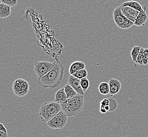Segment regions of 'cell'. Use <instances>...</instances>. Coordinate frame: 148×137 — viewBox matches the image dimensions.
<instances>
[{
  "mask_svg": "<svg viewBox=\"0 0 148 137\" xmlns=\"http://www.w3.org/2000/svg\"><path fill=\"white\" fill-rule=\"evenodd\" d=\"M145 51V49L141 48L138 57H137V63L139 64L140 66H143V52Z\"/></svg>",
  "mask_w": 148,
  "mask_h": 137,
  "instance_id": "obj_22",
  "label": "cell"
},
{
  "mask_svg": "<svg viewBox=\"0 0 148 137\" xmlns=\"http://www.w3.org/2000/svg\"><path fill=\"white\" fill-rule=\"evenodd\" d=\"M84 95L78 94L68 99L65 102L60 104L62 110L68 117L77 116L82 111L84 106Z\"/></svg>",
  "mask_w": 148,
  "mask_h": 137,
  "instance_id": "obj_2",
  "label": "cell"
},
{
  "mask_svg": "<svg viewBox=\"0 0 148 137\" xmlns=\"http://www.w3.org/2000/svg\"><path fill=\"white\" fill-rule=\"evenodd\" d=\"M67 100L64 88L58 90L55 95V102L60 104L63 103Z\"/></svg>",
  "mask_w": 148,
  "mask_h": 137,
  "instance_id": "obj_13",
  "label": "cell"
},
{
  "mask_svg": "<svg viewBox=\"0 0 148 137\" xmlns=\"http://www.w3.org/2000/svg\"><path fill=\"white\" fill-rule=\"evenodd\" d=\"M143 8V11L140 12L139 14L138 15L137 19L134 23V25L137 26H145V23L148 19V15L146 13V10H147L146 7L144 6Z\"/></svg>",
  "mask_w": 148,
  "mask_h": 137,
  "instance_id": "obj_11",
  "label": "cell"
},
{
  "mask_svg": "<svg viewBox=\"0 0 148 137\" xmlns=\"http://www.w3.org/2000/svg\"><path fill=\"white\" fill-rule=\"evenodd\" d=\"M100 112L101 113H106L108 111L106 110L105 109L103 108H100Z\"/></svg>",
  "mask_w": 148,
  "mask_h": 137,
  "instance_id": "obj_28",
  "label": "cell"
},
{
  "mask_svg": "<svg viewBox=\"0 0 148 137\" xmlns=\"http://www.w3.org/2000/svg\"><path fill=\"white\" fill-rule=\"evenodd\" d=\"M62 110L58 103L55 101L44 103L40 108L39 117L43 122L47 123L52 119Z\"/></svg>",
  "mask_w": 148,
  "mask_h": 137,
  "instance_id": "obj_3",
  "label": "cell"
},
{
  "mask_svg": "<svg viewBox=\"0 0 148 137\" xmlns=\"http://www.w3.org/2000/svg\"><path fill=\"white\" fill-rule=\"evenodd\" d=\"M65 73V68L60 61H56L54 68L42 77L38 78L37 82L44 88L55 89L62 82Z\"/></svg>",
  "mask_w": 148,
  "mask_h": 137,
  "instance_id": "obj_1",
  "label": "cell"
},
{
  "mask_svg": "<svg viewBox=\"0 0 148 137\" xmlns=\"http://www.w3.org/2000/svg\"><path fill=\"white\" fill-rule=\"evenodd\" d=\"M8 133H5L4 132L0 131V137H8Z\"/></svg>",
  "mask_w": 148,
  "mask_h": 137,
  "instance_id": "obj_27",
  "label": "cell"
},
{
  "mask_svg": "<svg viewBox=\"0 0 148 137\" xmlns=\"http://www.w3.org/2000/svg\"><path fill=\"white\" fill-rule=\"evenodd\" d=\"M143 65L147 66L148 64V49L145 48L143 52Z\"/></svg>",
  "mask_w": 148,
  "mask_h": 137,
  "instance_id": "obj_24",
  "label": "cell"
},
{
  "mask_svg": "<svg viewBox=\"0 0 148 137\" xmlns=\"http://www.w3.org/2000/svg\"><path fill=\"white\" fill-rule=\"evenodd\" d=\"M80 84L83 91L85 92L89 86V81L87 77H84L80 80Z\"/></svg>",
  "mask_w": 148,
  "mask_h": 137,
  "instance_id": "obj_21",
  "label": "cell"
},
{
  "mask_svg": "<svg viewBox=\"0 0 148 137\" xmlns=\"http://www.w3.org/2000/svg\"><path fill=\"white\" fill-rule=\"evenodd\" d=\"M86 65L85 63L82 61H75L71 63L69 68V72L71 75H73L76 72L80 70L85 69Z\"/></svg>",
  "mask_w": 148,
  "mask_h": 137,
  "instance_id": "obj_12",
  "label": "cell"
},
{
  "mask_svg": "<svg viewBox=\"0 0 148 137\" xmlns=\"http://www.w3.org/2000/svg\"><path fill=\"white\" fill-rule=\"evenodd\" d=\"M0 131L4 132L5 133H8L7 130L5 127L3 126L2 123H0Z\"/></svg>",
  "mask_w": 148,
  "mask_h": 137,
  "instance_id": "obj_26",
  "label": "cell"
},
{
  "mask_svg": "<svg viewBox=\"0 0 148 137\" xmlns=\"http://www.w3.org/2000/svg\"><path fill=\"white\" fill-rule=\"evenodd\" d=\"M141 48V47H140L139 46H135L131 50L130 54H131L132 61H134V62L137 63V57L139 54Z\"/></svg>",
  "mask_w": 148,
  "mask_h": 137,
  "instance_id": "obj_18",
  "label": "cell"
},
{
  "mask_svg": "<svg viewBox=\"0 0 148 137\" xmlns=\"http://www.w3.org/2000/svg\"><path fill=\"white\" fill-rule=\"evenodd\" d=\"M109 100L108 99H104L100 102V106H108L109 105Z\"/></svg>",
  "mask_w": 148,
  "mask_h": 137,
  "instance_id": "obj_25",
  "label": "cell"
},
{
  "mask_svg": "<svg viewBox=\"0 0 148 137\" xmlns=\"http://www.w3.org/2000/svg\"><path fill=\"white\" fill-rule=\"evenodd\" d=\"M109 107H110V110L109 112H112L115 111L118 107V103L116 100L114 98H109Z\"/></svg>",
  "mask_w": 148,
  "mask_h": 137,
  "instance_id": "obj_20",
  "label": "cell"
},
{
  "mask_svg": "<svg viewBox=\"0 0 148 137\" xmlns=\"http://www.w3.org/2000/svg\"><path fill=\"white\" fill-rule=\"evenodd\" d=\"M11 14V6L2 3H0V17L5 19L9 17Z\"/></svg>",
  "mask_w": 148,
  "mask_h": 137,
  "instance_id": "obj_14",
  "label": "cell"
},
{
  "mask_svg": "<svg viewBox=\"0 0 148 137\" xmlns=\"http://www.w3.org/2000/svg\"><path fill=\"white\" fill-rule=\"evenodd\" d=\"M121 9L123 14L125 17L134 23L140 12L129 6H121Z\"/></svg>",
  "mask_w": 148,
  "mask_h": 137,
  "instance_id": "obj_8",
  "label": "cell"
},
{
  "mask_svg": "<svg viewBox=\"0 0 148 137\" xmlns=\"http://www.w3.org/2000/svg\"><path fill=\"white\" fill-rule=\"evenodd\" d=\"M120 6H129L132 8L137 10L139 12L142 11L143 9V8L138 2L134 1H130L125 2L123 3Z\"/></svg>",
  "mask_w": 148,
  "mask_h": 137,
  "instance_id": "obj_15",
  "label": "cell"
},
{
  "mask_svg": "<svg viewBox=\"0 0 148 137\" xmlns=\"http://www.w3.org/2000/svg\"><path fill=\"white\" fill-rule=\"evenodd\" d=\"M1 3L5 4L6 5L11 7H14L18 3V0H1Z\"/></svg>",
  "mask_w": 148,
  "mask_h": 137,
  "instance_id": "obj_23",
  "label": "cell"
},
{
  "mask_svg": "<svg viewBox=\"0 0 148 137\" xmlns=\"http://www.w3.org/2000/svg\"><path fill=\"white\" fill-rule=\"evenodd\" d=\"M110 94L114 95L118 94L121 89V84L119 80L117 79H111L109 81Z\"/></svg>",
  "mask_w": 148,
  "mask_h": 137,
  "instance_id": "obj_10",
  "label": "cell"
},
{
  "mask_svg": "<svg viewBox=\"0 0 148 137\" xmlns=\"http://www.w3.org/2000/svg\"><path fill=\"white\" fill-rule=\"evenodd\" d=\"M12 88L15 95L19 97H24L29 93V84L26 80L20 78L15 81Z\"/></svg>",
  "mask_w": 148,
  "mask_h": 137,
  "instance_id": "obj_6",
  "label": "cell"
},
{
  "mask_svg": "<svg viewBox=\"0 0 148 137\" xmlns=\"http://www.w3.org/2000/svg\"><path fill=\"white\" fill-rule=\"evenodd\" d=\"M99 91L103 95H107L110 93V88L109 83L101 82L99 86Z\"/></svg>",
  "mask_w": 148,
  "mask_h": 137,
  "instance_id": "obj_17",
  "label": "cell"
},
{
  "mask_svg": "<svg viewBox=\"0 0 148 137\" xmlns=\"http://www.w3.org/2000/svg\"><path fill=\"white\" fill-rule=\"evenodd\" d=\"M73 75L77 79L81 80L84 77H87L88 75V72H87V71L86 70V68H85V69L80 70L79 71L76 72L75 73H74V74H73Z\"/></svg>",
  "mask_w": 148,
  "mask_h": 137,
  "instance_id": "obj_19",
  "label": "cell"
},
{
  "mask_svg": "<svg viewBox=\"0 0 148 137\" xmlns=\"http://www.w3.org/2000/svg\"><path fill=\"white\" fill-rule=\"evenodd\" d=\"M113 18L116 24L120 29L123 30L130 29L134 25L133 22L128 19L123 14L120 6L114 10Z\"/></svg>",
  "mask_w": 148,
  "mask_h": 137,
  "instance_id": "obj_4",
  "label": "cell"
},
{
  "mask_svg": "<svg viewBox=\"0 0 148 137\" xmlns=\"http://www.w3.org/2000/svg\"><path fill=\"white\" fill-rule=\"evenodd\" d=\"M64 88L65 89V91L66 94L67 95V99L69 98H71L74 97L75 96H76L78 94L69 84L65 85Z\"/></svg>",
  "mask_w": 148,
  "mask_h": 137,
  "instance_id": "obj_16",
  "label": "cell"
},
{
  "mask_svg": "<svg viewBox=\"0 0 148 137\" xmlns=\"http://www.w3.org/2000/svg\"><path fill=\"white\" fill-rule=\"evenodd\" d=\"M34 72L38 78L42 77L54 68L56 61L51 62L49 61H35L34 63Z\"/></svg>",
  "mask_w": 148,
  "mask_h": 137,
  "instance_id": "obj_5",
  "label": "cell"
},
{
  "mask_svg": "<svg viewBox=\"0 0 148 137\" xmlns=\"http://www.w3.org/2000/svg\"><path fill=\"white\" fill-rule=\"evenodd\" d=\"M68 117L62 110L52 119L46 123L49 128L60 129L64 128L67 122Z\"/></svg>",
  "mask_w": 148,
  "mask_h": 137,
  "instance_id": "obj_7",
  "label": "cell"
},
{
  "mask_svg": "<svg viewBox=\"0 0 148 137\" xmlns=\"http://www.w3.org/2000/svg\"><path fill=\"white\" fill-rule=\"evenodd\" d=\"M68 84L74 89L78 94L84 95L85 92L81 86L80 80L75 77L73 75H71L68 79Z\"/></svg>",
  "mask_w": 148,
  "mask_h": 137,
  "instance_id": "obj_9",
  "label": "cell"
}]
</instances>
